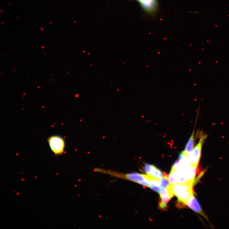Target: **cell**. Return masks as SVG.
I'll use <instances>...</instances> for the list:
<instances>
[{
    "instance_id": "obj_1",
    "label": "cell",
    "mask_w": 229,
    "mask_h": 229,
    "mask_svg": "<svg viewBox=\"0 0 229 229\" xmlns=\"http://www.w3.org/2000/svg\"><path fill=\"white\" fill-rule=\"evenodd\" d=\"M200 139L196 146L193 147L190 155L188 157L191 165L198 166L201 155L202 146L208 135L201 133Z\"/></svg>"
},
{
    "instance_id": "obj_2",
    "label": "cell",
    "mask_w": 229,
    "mask_h": 229,
    "mask_svg": "<svg viewBox=\"0 0 229 229\" xmlns=\"http://www.w3.org/2000/svg\"><path fill=\"white\" fill-rule=\"evenodd\" d=\"M47 141L52 151L55 155H61L64 151L65 142L64 139L58 135L51 136Z\"/></svg>"
},
{
    "instance_id": "obj_3",
    "label": "cell",
    "mask_w": 229,
    "mask_h": 229,
    "mask_svg": "<svg viewBox=\"0 0 229 229\" xmlns=\"http://www.w3.org/2000/svg\"><path fill=\"white\" fill-rule=\"evenodd\" d=\"M198 171L199 169L198 166H195L190 164L182 171L187 182L188 183L193 184Z\"/></svg>"
},
{
    "instance_id": "obj_4",
    "label": "cell",
    "mask_w": 229,
    "mask_h": 229,
    "mask_svg": "<svg viewBox=\"0 0 229 229\" xmlns=\"http://www.w3.org/2000/svg\"><path fill=\"white\" fill-rule=\"evenodd\" d=\"M186 205L195 212L201 215L208 221V217L202 209L200 204L194 195L189 198L186 202Z\"/></svg>"
},
{
    "instance_id": "obj_5",
    "label": "cell",
    "mask_w": 229,
    "mask_h": 229,
    "mask_svg": "<svg viewBox=\"0 0 229 229\" xmlns=\"http://www.w3.org/2000/svg\"><path fill=\"white\" fill-rule=\"evenodd\" d=\"M193 184H176L171 185V190L174 196H178L179 194L183 192L193 189Z\"/></svg>"
},
{
    "instance_id": "obj_6",
    "label": "cell",
    "mask_w": 229,
    "mask_h": 229,
    "mask_svg": "<svg viewBox=\"0 0 229 229\" xmlns=\"http://www.w3.org/2000/svg\"><path fill=\"white\" fill-rule=\"evenodd\" d=\"M144 9L149 12L155 11L157 7L156 0H138Z\"/></svg>"
},
{
    "instance_id": "obj_7",
    "label": "cell",
    "mask_w": 229,
    "mask_h": 229,
    "mask_svg": "<svg viewBox=\"0 0 229 229\" xmlns=\"http://www.w3.org/2000/svg\"><path fill=\"white\" fill-rule=\"evenodd\" d=\"M195 136V130H194L193 133L189 139L187 144H186L185 148L183 151L185 155L188 157L190 155L193 148L194 143Z\"/></svg>"
},
{
    "instance_id": "obj_8",
    "label": "cell",
    "mask_w": 229,
    "mask_h": 229,
    "mask_svg": "<svg viewBox=\"0 0 229 229\" xmlns=\"http://www.w3.org/2000/svg\"><path fill=\"white\" fill-rule=\"evenodd\" d=\"M193 189L189 190L179 194L177 196L179 203H183L186 205L187 201L194 193Z\"/></svg>"
},
{
    "instance_id": "obj_9",
    "label": "cell",
    "mask_w": 229,
    "mask_h": 229,
    "mask_svg": "<svg viewBox=\"0 0 229 229\" xmlns=\"http://www.w3.org/2000/svg\"><path fill=\"white\" fill-rule=\"evenodd\" d=\"M152 177L160 180L163 177L164 175L163 174L160 170L155 166L152 165V171L150 175Z\"/></svg>"
},
{
    "instance_id": "obj_10",
    "label": "cell",
    "mask_w": 229,
    "mask_h": 229,
    "mask_svg": "<svg viewBox=\"0 0 229 229\" xmlns=\"http://www.w3.org/2000/svg\"><path fill=\"white\" fill-rule=\"evenodd\" d=\"M173 197L167 196L161 197V200L159 202V208L163 210H165L167 207V204Z\"/></svg>"
},
{
    "instance_id": "obj_11",
    "label": "cell",
    "mask_w": 229,
    "mask_h": 229,
    "mask_svg": "<svg viewBox=\"0 0 229 229\" xmlns=\"http://www.w3.org/2000/svg\"><path fill=\"white\" fill-rule=\"evenodd\" d=\"M164 176L160 180V186L162 189L168 188L170 184L168 180V176L166 173H164Z\"/></svg>"
},
{
    "instance_id": "obj_12",
    "label": "cell",
    "mask_w": 229,
    "mask_h": 229,
    "mask_svg": "<svg viewBox=\"0 0 229 229\" xmlns=\"http://www.w3.org/2000/svg\"><path fill=\"white\" fill-rule=\"evenodd\" d=\"M152 168V165L146 164L145 165L144 170L146 173L148 175H150Z\"/></svg>"
},
{
    "instance_id": "obj_13",
    "label": "cell",
    "mask_w": 229,
    "mask_h": 229,
    "mask_svg": "<svg viewBox=\"0 0 229 229\" xmlns=\"http://www.w3.org/2000/svg\"><path fill=\"white\" fill-rule=\"evenodd\" d=\"M138 183L141 185L143 186L150 188V183L148 180L147 179L141 180V181L139 182Z\"/></svg>"
}]
</instances>
